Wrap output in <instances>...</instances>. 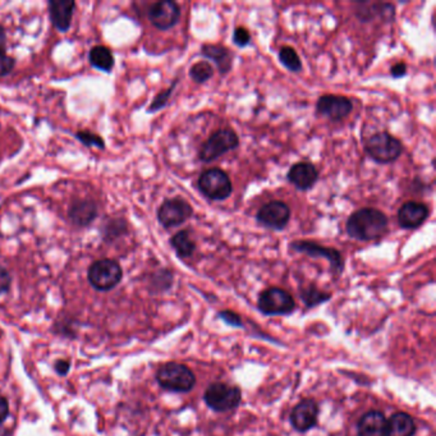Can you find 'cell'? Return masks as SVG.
I'll list each match as a JSON object with an SVG mask.
<instances>
[{"instance_id":"cell-25","label":"cell","mask_w":436,"mask_h":436,"mask_svg":"<svg viewBox=\"0 0 436 436\" xmlns=\"http://www.w3.org/2000/svg\"><path fill=\"white\" fill-rule=\"evenodd\" d=\"M299 297L302 299V302L305 304L306 307L313 308L316 306L322 305L327 301L332 299V293L322 291L320 288H318L315 284H310L306 287L299 288Z\"/></svg>"},{"instance_id":"cell-18","label":"cell","mask_w":436,"mask_h":436,"mask_svg":"<svg viewBox=\"0 0 436 436\" xmlns=\"http://www.w3.org/2000/svg\"><path fill=\"white\" fill-rule=\"evenodd\" d=\"M200 54L215 64L220 76H226L228 73L232 71L234 55H233L232 51L229 50L224 45L205 43L201 46Z\"/></svg>"},{"instance_id":"cell-38","label":"cell","mask_w":436,"mask_h":436,"mask_svg":"<svg viewBox=\"0 0 436 436\" xmlns=\"http://www.w3.org/2000/svg\"><path fill=\"white\" fill-rule=\"evenodd\" d=\"M71 366L68 364V361H63V360H59L58 362L55 364V371L58 372L59 375H67V372L69 371Z\"/></svg>"},{"instance_id":"cell-26","label":"cell","mask_w":436,"mask_h":436,"mask_svg":"<svg viewBox=\"0 0 436 436\" xmlns=\"http://www.w3.org/2000/svg\"><path fill=\"white\" fill-rule=\"evenodd\" d=\"M128 232V224L123 218L110 219L102 226V240L108 243L119 240Z\"/></svg>"},{"instance_id":"cell-12","label":"cell","mask_w":436,"mask_h":436,"mask_svg":"<svg viewBox=\"0 0 436 436\" xmlns=\"http://www.w3.org/2000/svg\"><path fill=\"white\" fill-rule=\"evenodd\" d=\"M316 111L333 122H341L353 111V102L343 95H321L316 102Z\"/></svg>"},{"instance_id":"cell-34","label":"cell","mask_w":436,"mask_h":436,"mask_svg":"<svg viewBox=\"0 0 436 436\" xmlns=\"http://www.w3.org/2000/svg\"><path fill=\"white\" fill-rule=\"evenodd\" d=\"M15 58L8 55L6 51H0V77L8 76L15 69Z\"/></svg>"},{"instance_id":"cell-36","label":"cell","mask_w":436,"mask_h":436,"mask_svg":"<svg viewBox=\"0 0 436 436\" xmlns=\"http://www.w3.org/2000/svg\"><path fill=\"white\" fill-rule=\"evenodd\" d=\"M408 66L404 62H398L390 67V76L393 79H403L407 76Z\"/></svg>"},{"instance_id":"cell-37","label":"cell","mask_w":436,"mask_h":436,"mask_svg":"<svg viewBox=\"0 0 436 436\" xmlns=\"http://www.w3.org/2000/svg\"><path fill=\"white\" fill-rule=\"evenodd\" d=\"M9 414V404L4 397L0 395V425L7 420Z\"/></svg>"},{"instance_id":"cell-9","label":"cell","mask_w":436,"mask_h":436,"mask_svg":"<svg viewBox=\"0 0 436 436\" xmlns=\"http://www.w3.org/2000/svg\"><path fill=\"white\" fill-rule=\"evenodd\" d=\"M88 282L97 291L107 292L113 289L121 283L123 270L114 260L102 259L95 261L88 269Z\"/></svg>"},{"instance_id":"cell-21","label":"cell","mask_w":436,"mask_h":436,"mask_svg":"<svg viewBox=\"0 0 436 436\" xmlns=\"http://www.w3.org/2000/svg\"><path fill=\"white\" fill-rule=\"evenodd\" d=\"M97 217V205L93 200L73 201L68 209V218L79 228L88 226Z\"/></svg>"},{"instance_id":"cell-3","label":"cell","mask_w":436,"mask_h":436,"mask_svg":"<svg viewBox=\"0 0 436 436\" xmlns=\"http://www.w3.org/2000/svg\"><path fill=\"white\" fill-rule=\"evenodd\" d=\"M365 151L378 164H390L398 161L404 151L400 138L389 132H376L366 139Z\"/></svg>"},{"instance_id":"cell-27","label":"cell","mask_w":436,"mask_h":436,"mask_svg":"<svg viewBox=\"0 0 436 436\" xmlns=\"http://www.w3.org/2000/svg\"><path fill=\"white\" fill-rule=\"evenodd\" d=\"M278 58H279L280 64H282L284 68H287L289 72L299 73L302 71V68H304L302 62H301V58H299V53L296 51L294 48H292V46H283V48H280L279 54H278Z\"/></svg>"},{"instance_id":"cell-17","label":"cell","mask_w":436,"mask_h":436,"mask_svg":"<svg viewBox=\"0 0 436 436\" xmlns=\"http://www.w3.org/2000/svg\"><path fill=\"white\" fill-rule=\"evenodd\" d=\"M288 182L299 191H310L319 181V170L311 163L299 161L293 164L287 173Z\"/></svg>"},{"instance_id":"cell-5","label":"cell","mask_w":436,"mask_h":436,"mask_svg":"<svg viewBox=\"0 0 436 436\" xmlns=\"http://www.w3.org/2000/svg\"><path fill=\"white\" fill-rule=\"evenodd\" d=\"M198 189L211 201H224L232 196L233 184L229 175L220 168H210L198 177Z\"/></svg>"},{"instance_id":"cell-39","label":"cell","mask_w":436,"mask_h":436,"mask_svg":"<svg viewBox=\"0 0 436 436\" xmlns=\"http://www.w3.org/2000/svg\"><path fill=\"white\" fill-rule=\"evenodd\" d=\"M7 48V34L6 29L0 25V51H6Z\"/></svg>"},{"instance_id":"cell-35","label":"cell","mask_w":436,"mask_h":436,"mask_svg":"<svg viewBox=\"0 0 436 436\" xmlns=\"http://www.w3.org/2000/svg\"><path fill=\"white\" fill-rule=\"evenodd\" d=\"M11 284H12V276L8 273V270L6 268H3L0 265V294L9 291Z\"/></svg>"},{"instance_id":"cell-30","label":"cell","mask_w":436,"mask_h":436,"mask_svg":"<svg viewBox=\"0 0 436 436\" xmlns=\"http://www.w3.org/2000/svg\"><path fill=\"white\" fill-rule=\"evenodd\" d=\"M173 284V273L170 270L161 269L153 276V287L156 291H168Z\"/></svg>"},{"instance_id":"cell-4","label":"cell","mask_w":436,"mask_h":436,"mask_svg":"<svg viewBox=\"0 0 436 436\" xmlns=\"http://www.w3.org/2000/svg\"><path fill=\"white\" fill-rule=\"evenodd\" d=\"M204 402L214 412H229L240 407L242 390L240 386H229L226 383H212L205 390Z\"/></svg>"},{"instance_id":"cell-28","label":"cell","mask_w":436,"mask_h":436,"mask_svg":"<svg viewBox=\"0 0 436 436\" xmlns=\"http://www.w3.org/2000/svg\"><path fill=\"white\" fill-rule=\"evenodd\" d=\"M214 76V68L207 60L197 62L189 68V77L196 83H205Z\"/></svg>"},{"instance_id":"cell-15","label":"cell","mask_w":436,"mask_h":436,"mask_svg":"<svg viewBox=\"0 0 436 436\" xmlns=\"http://www.w3.org/2000/svg\"><path fill=\"white\" fill-rule=\"evenodd\" d=\"M355 15L360 22L369 23L381 18L384 22H393L395 20L397 11L393 3L383 1H356Z\"/></svg>"},{"instance_id":"cell-6","label":"cell","mask_w":436,"mask_h":436,"mask_svg":"<svg viewBox=\"0 0 436 436\" xmlns=\"http://www.w3.org/2000/svg\"><path fill=\"white\" fill-rule=\"evenodd\" d=\"M257 308L265 316H287L294 313L297 304L289 292L270 287L259 294Z\"/></svg>"},{"instance_id":"cell-32","label":"cell","mask_w":436,"mask_h":436,"mask_svg":"<svg viewBox=\"0 0 436 436\" xmlns=\"http://www.w3.org/2000/svg\"><path fill=\"white\" fill-rule=\"evenodd\" d=\"M233 44L237 45L238 48H246L251 44V34L246 27H236L233 31Z\"/></svg>"},{"instance_id":"cell-10","label":"cell","mask_w":436,"mask_h":436,"mask_svg":"<svg viewBox=\"0 0 436 436\" xmlns=\"http://www.w3.org/2000/svg\"><path fill=\"white\" fill-rule=\"evenodd\" d=\"M156 215L163 228L170 229L189 222L193 217V207L182 197H173L163 201Z\"/></svg>"},{"instance_id":"cell-1","label":"cell","mask_w":436,"mask_h":436,"mask_svg":"<svg viewBox=\"0 0 436 436\" xmlns=\"http://www.w3.org/2000/svg\"><path fill=\"white\" fill-rule=\"evenodd\" d=\"M346 231L350 238L361 242L381 240L389 233V219L379 209L362 207L349 215Z\"/></svg>"},{"instance_id":"cell-22","label":"cell","mask_w":436,"mask_h":436,"mask_svg":"<svg viewBox=\"0 0 436 436\" xmlns=\"http://www.w3.org/2000/svg\"><path fill=\"white\" fill-rule=\"evenodd\" d=\"M416 422L414 417L406 412L392 414L386 423V436H414Z\"/></svg>"},{"instance_id":"cell-2","label":"cell","mask_w":436,"mask_h":436,"mask_svg":"<svg viewBox=\"0 0 436 436\" xmlns=\"http://www.w3.org/2000/svg\"><path fill=\"white\" fill-rule=\"evenodd\" d=\"M156 381L167 392L186 394L196 386V375L186 365L167 362L156 372Z\"/></svg>"},{"instance_id":"cell-31","label":"cell","mask_w":436,"mask_h":436,"mask_svg":"<svg viewBox=\"0 0 436 436\" xmlns=\"http://www.w3.org/2000/svg\"><path fill=\"white\" fill-rule=\"evenodd\" d=\"M76 138L80 141L82 145L88 146V147H96L104 150L105 149V142L99 135L88 131H79L76 133Z\"/></svg>"},{"instance_id":"cell-19","label":"cell","mask_w":436,"mask_h":436,"mask_svg":"<svg viewBox=\"0 0 436 436\" xmlns=\"http://www.w3.org/2000/svg\"><path fill=\"white\" fill-rule=\"evenodd\" d=\"M386 423L388 418L381 411H367L357 422V436H386Z\"/></svg>"},{"instance_id":"cell-23","label":"cell","mask_w":436,"mask_h":436,"mask_svg":"<svg viewBox=\"0 0 436 436\" xmlns=\"http://www.w3.org/2000/svg\"><path fill=\"white\" fill-rule=\"evenodd\" d=\"M169 242L177 256L182 260L192 257L196 252V242L193 240L192 232L189 229H182L175 233Z\"/></svg>"},{"instance_id":"cell-14","label":"cell","mask_w":436,"mask_h":436,"mask_svg":"<svg viewBox=\"0 0 436 436\" xmlns=\"http://www.w3.org/2000/svg\"><path fill=\"white\" fill-rule=\"evenodd\" d=\"M181 18V7L173 0L154 3L149 9V20L155 29L168 31L173 29Z\"/></svg>"},{"instance_id":"cell-29","label":"cell","mask_w":436,"mask_h":436,"mask_svg":"<svg viewBox=\"0 0 436 436\" xmlns=\"http://www.w3.org/2000/svg\"><path fill=\"white\" fill-rule=\"evenodd\" d=\"M177 85H178V79H175V80L173 81V83H172L167 90L161 91V93H159V94L154 97L153 102L150 104V107H149L147 111L153 114V113H156V111H159V110L164 109V108L167 107L168 102H169L170 96L173 95V91H175V88H177Z\"/></svg>"},{"instance_id":"cell-8","label":"cell","mask_w":436,"mask_h":436,"mask_svg":"<svg viewBox=\"0 0 436 436\" xmlns=\"http://www.w3.org/2000/svg\"><path fill=\"white\" fill-rule=\"evenodd\" d=\"M289 250L297 254H306L313 259H324L329 262L332 273L335 276H339L344 271V259L339 250L334 247L322 246L318 242L308 240H293L289 243Z\"/></svg>"},{"instance_id":"cell-33","label":"cell","mask_w":436,"mask_h":436,"mask_svg":"<svg viewBox=\"0 0 436 436\" xmlns=\"http://www.w3.org/2000/svg\"><path fill=\"white\" fill-rule=\"evenodd\" d=\"M218 318L226 322V325L232 327H243V321L242 318L237 313H234L232 310H223L219 311Z\"/></svg>"},{"instance_id":"cell-7","label":"cell","mask_w":436,"mask_h":436,"mask_svg":"<svg viewBox=\"0 0 436 436\" xmlns=\"http://www.w3.org/2000/svg\"><path fill=\"white\" fill-rule=\"evenodd\" d=\"M240 147V137L231 128H223L211 133L198 150V159L204 163L215 161L223 155Z\"/></svg>"},{"instance_id":"cell-13","label":"cell","mask_w":436,"mask_h":436,"mask_svg":"<svg viewBox=\"0 0 436 436\" xmlns=\"http://www.w3.org/2000/svg\"><path fill=\"white\" fill-rule=\"evenodd\" d=\"M319 414L320 408L316 400L313 398L301 400L292 409L289 416L292 428L301 434L310 431L318 425Z\"/></svg>"},{"instance_id":"cell-11","label":"cell","mask_w":436,"mask_h":436,"mask_svg":"<svg viewBox=\"0 0 436 436\" xmlns=\"http://www.w3.org/2000/svg\"><path fill=\"white\" fill-rule=\"evenodd\" d=\"M292 211L284 201L274 200L262 205L257 210L256 220L260 226L271 231H283L291 220Z\"/></svg>"},{"instance_id":"cell-16","label":"cell","mask_w":436,"mask_h":436,"mask_svg":"<svg viewBox=\"0 0 436 436\" xmlns=\"http://www.w3.org/2000/svg\"><path fill=\"white\" fill-rule=\"evenodd\" d=\"M430 215L429 206L423 203L407 201L398 210V224L403 229H418L428 220Z\"/></svg>"},{"instance_id":"cell-24","label":"cell","mask_w":436,"mask_h":436,"mask_svg":"<svg viewBox=\"0 0 436 436\" xmlns=\"http://www.w3.org/2000/svg\"><path fill=\"white\" fill-rule=\"evenodd\" d=\"M88 59H90L91 66L102 72L110 73L114 68V55L107 46H102V45L94 46L90 50Z\"/></svg>"},{"instance_id":"cell-20","label":"cell","mask_w":436,"mask_h":436,"mask_svg":"<svg viewBox=\"0 0 436 436\" xmlns=\"http://www.w3.org/2000/svg\"><path fill=\"white\" fill-rule=\"evenodd\" d=\"M76 3L71 0H53L49 1V15L55 29L67 32L72 25Z\"/></svg>"}]
</instances>
